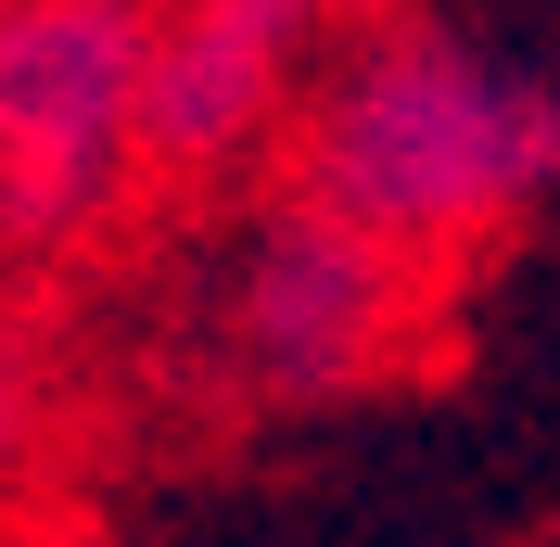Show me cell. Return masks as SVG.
<instances>
[{"instance_id":"5","label":"cell","mask_w":560,"mask_h":547,"mask_svg":"<svg viewBox=\"0 0 560 547\" xmlns=\"http://www.w3.org/2000/svg\"><path fill=\"white\" fill-rule=\"evenodd\" d=\"M51 472V382H38V318H26V268L0 255V535Z\"/></svg>"},{"instance_id":"1","label":"cell","mask_w":560,"mask_h":547,"mask_svg":"<svg viewBox=\"0 0 560 547\" xmlns=\"http://www.w3.org/2000/svg\"><path fill=\"white\" fill-rule=\"evenodd\" d=\"M280 191L331 205L420 280H458L560 205V77L446 13H370L318 77Z\"/></svg>"},{"instance_id":"3","label":"cell","mask_w":560,"mask_h":547,"mask_svg":"<svg viewBox=\"0 0 560 547\" xmlns=\"http://www.w3.org/2000/svg\"><path fill=\"white\" fill-rule=\"evenodd\" d=\"M153 0H0V255L77 268L153 205L140 153Z\"/></svg>"},{"instance_id":"4","label":"cell","mask_w":560,"mask_h":547,"mask_svg":"<svg viewBox=\"0 0 560 547\" xmlns=\"http://www.w3.org/2000/svg\"><path fill=\"white\" fill-rule=\"evenodd\" d=\"M383 0H153L140 153L153 191H268L318 77Z\"/></svg>"},{"instance_id":"2","label":"cell","mask_w":560,"mask_h":547,"mask_svg":"<svg viewBox=\"0 0 560 547\" xmlns=\"http://www.w3.org/2000/svg\"><path fill=\"white\" fill-rule=\"evenodd\" d=\"M446 280H420L306 191H243L191 280V382L230 420H331L433 357Z\"/></svg>"}]
</instances>
